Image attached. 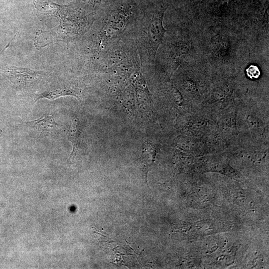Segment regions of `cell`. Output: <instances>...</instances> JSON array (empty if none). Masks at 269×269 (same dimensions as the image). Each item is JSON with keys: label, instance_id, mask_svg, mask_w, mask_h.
<instances>
[{"label": "cell", "instance_id": "obj_1", "mask_svg": "<svg viewBox=\"0 0 269 269\" xmlns=\"http://www.w3.org/2000/svg\"><path fill=\"white\" fill-rule=\"evenodd\" d=\"M10 80L14 83L26 85L37 80L42 74V71L32 70L29 68L10 67L8 69Z\"/></svg>", "mask_w": 269, "mask_h": 269}, {"label": "cell", "instance_id": "obj_2", "mask_svg": "<svg viewBox=\"0 0 269 269\" xmlns=\"http://www.w3.org/2000/svg\"><path fill=\"white\" fill-rule=\"evenodd\" d=\"M163 12L155 14L148 27V37L152 48L155 52L162 42L165 29L163 26Z\"/></svg>", "mask_w": 269, "mask_h": 269}, {"label": "cell", "instance_id": "obj_3", "mask_svg": "<svg viewBox=\"0 0 269 269\" xmlns=\"http://www.w3.org/2000/svg\"><path fill=\"white\" fill-rule=\"evenodd\" d=\"M82 136V130L78 118L74 116L68 130V137L72 145V150L68 160L74 156L80 147Z\"/></svg>", "mask_w": 269, "mask_h": 269}, {"label": "cell", "instance_id": "obj_4", "mask_svg": "<svg viewBox=\"0 0 269 269\" xmlns=\"http://www.w3.org/2000/svg\"><path fill=\"white\" fill-rule=\"evenodd\" d=\"M24 124L25 125L41 131L55 129L59 126L55 121L54 115L51 114H43L38 119L25 122Z\"/></svg>", "mask_w": 269, "mask_h": 269}, {"label": "cell", "instance_id": "obj_5", "mask_svg": "<svg viewBox=\"0 0 269 269\" xmlns=\"http://www.w3.org/2000/svg\"><path fill=\"white\" fill-rule=\"evenodd\" d=\"M65 96H74L79 99V95L72 89H62L51 91H46L39 94L36 97L35 102L39 99L46 98L49 100H54L60 97Z\"/></svg>", "mask_w": 269, "mask_h": 269}, {"label": "cell", "instance_id": "obj_6", "mask_svg": "<svg viewBox=\"0 0 269 269\" xmlns=\"http://www.w3.org/2000/svg\"><path fill=\"white\" fill-rule=\"evenodd\" d=\"M36 8L45 15H53L56 12L60 6L50 0H35Z\"/></svg>", "mask_w": 269, "mask_h": 269}, {"label": "cell", "instance_id": "obj_7", "mask_svg": "<svg viewBox=\"0 0 269 269\" xmlns=\"http://www.w3.org/2000/svg\"><path fill=\"white\" fill-rule=\"evenodd\" d=\"M246 73L248 77L251 79H257L261 75V72L259 68L254 65H250L246 69Z\"/></svg>", "mask_w": 269, "mask_h": 269}]
</instances>
